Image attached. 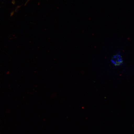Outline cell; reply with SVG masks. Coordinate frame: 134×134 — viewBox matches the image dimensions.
<instances>
[{
	"label": "cell",
	"mask_w": 134,
	"mask_h": 134,
	"mask_svg": "<svg viewBox=\"0 0 134 134\" xmlns=\"http://www.w3.org/2000/svg\"><path fill=\"white\" fill-rule=\"evenodd\" d=\"M112 62L115 65H119L121 64L122 62V58L120 55H115L112 59Z\"/></svg>",
	"instance_id": "6da1fadb"
}]
</instances>
